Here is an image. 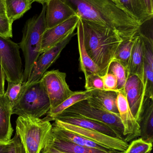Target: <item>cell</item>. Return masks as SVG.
<instances>
[{
    "label": "cell",
    "instance_id": "cell-1",
    "mask_svg": "<svg viewBox=\"0 0 153 153\" xmlns=\"http://www.w3.org/2000/svg\"><path fill=\"white\" fill-rule=\"evenodd\" d=\"M81 19L107 27L123 40L134 37L140 23L116 0H63Z\"/></svg>",
    "mask_w": 153,
    "mask_h": 153
},
{
    "label": "cell",
    "instance_id": "cell-2",
    "mask_svg": "<svg viewBox=\"0 0 153 153\" xmlns=\"http://www.w3.org/2000/svg\"><path fill=\"white\" fill-rule=\"evenodd\" d=\"M84 47L91 59L104 76L114 60L116 52L123 39L107 27L81 19Z\"/></svg>",
    "mask_w": 153,
    "mask_h": 153
},
{
    "label": "cell",
    "instance_id": "cell-3",
    "mask_svg": "<svg viewBox=\"0 0 153 153\" xmlns=\"http://www.w3.org/2000/svg\"><path fill=\"white\" fill-rule=\"evenodd\" d=\"M38 15L33 16L26 22L22 30V37L19 44L23 52L25 61L22 84L28 81L35 62L40 54L42 36L46 30V3Z\"/></svg>",
    "mask_w": 153,
    "mask_h": 153
},
{
    "label": "cell",
    "instance_id": "cell-4",
    "mask_svg": "<svg viewBox=\"0 0 153 153\" xmlns=\"http://www.w3.org/2000/svg\"><path fill=\"white\" fill-rule=\"evenodd\" d=\"M16 124V134L26 153H40L53 136L50 121L29 116H19Z\"/></svg>",
    "mask_w": 153,
    "mask_h": 153
},
{
    "label": "cell",
    "instance_id": "cell-5",
    "mask_svg": "<svg viewBox=\"0 0 153 153\" xmlns=\"http://www.w3.org/2000/svg\"><path fill=\"white\" fill-rule=\"evenodd\" d=\"M51 108L47 92L41 80L22 86L20 94L12 107V114L40 118Z\"/></svg>",
    "mask_w": 153,
    "mask_h": 153
},
{
    "label": "cell",
    "instance_id": "cell-6",
    "mask_svg": "<svg viewBox=\"0 0 153 153\" xmlns=\"http://www.w3.org/2000/svg\"><path fill=\"white\" fill-rule=\"evenodd\" d=\"M20 47L10 38L0 36V65L8 82H22L23 71Z\"/></svg>",
    "mask_w": 153,
    "mask_h": 153
},
{
    "label": "cell",
    "instance_id": "cell-7",
    "mask_svg": "<svg viewBox=\"0 0 153 153\" xmlns=\"http://www.w3.org/2000/svg\"><path fill=\"white\" fill-rule=\"evenodd\" d=\"M63 112L77 114L103 123L115 132L118 138L124 140V127L119 115L93 108L90 105L87 100L77 102Z\"/></svg>",
    "mask_w": 153,
    "mask_h": 153
},
{
    "label": "cell",
    "instance_id": "cell-8",
    "mask_svg": "<svg viewBox=\"0 0 153 153\" xmlns=\"http://www.w3.org/2000/svg\"><path fill=\"white\" fill-rule=\"evenodd\" d=\"M52 125L78 134L106 149L117 153L125 152L129 144L122 139L113 137L99 131L83 128L77 126L55 120Z\"/></svg>",
    "mask_w": 153,
    "mask_h": 153
},
{
    "label": "cell",
    "instance_id": "cell-9",
    "mask_svg": "<svg viewBox=\"0 0 153 153\" xmlns=\"http://www.w3.org/2000/svg\"><path fill=\"white\" fill-rule=\"evenodd\" d=\"M66 76L65 73L55 70L46 72L40 79L49 97L50 110L56 108L74 93L66 83Z\"/></svg>",
    "mask_w": 153,
    "mask_h": 153
},
{
    "label": "cell",
    "instance_id": "cell-10",
    "mask_svg": "<svg viewBox=\"0 0 153 153\" xmlns=\"http://www.w3.org/2000/svg\"><path fill=\"white\" fill-rule=\"evenodd\" d=\"M74 31L71 32L59 43L39 56L33 65L28 81L22 85H27L40 80L47 70L59 57L61 52L72 38L76 35Z\"/></svg>",
    "mask_w": 153,
    "mask_h": 153
},
{
    "label": "cell",
    "instance_id": "cell-11",
    "mask_svg": "<svg viewBox=\"0 0 153 153\" xmlns=\"http://www.w3.org/2000/svg\"><path fill=\"white\" fill-rule=\"evenodd\" d=\"M124 94L133 116L139 123L146 99L144 82L137 75H129L124 88Z\"/></svg>",
    "mask_w": 153,
    "mask_h": 153
},
{
    "label": "cell",
    "instance_id": "cell-12",
    "mask_svg": "<svg viewBox=\"0 0 153 153\" xmlns=\"http://www.w3.org/2000/svg\"><path fill=\"white\" fill-rule=\"evenodd\" d=\"M117 105L124 127V140L128 143L140 136V126L133 116L125 95L123 93L118 92Z\"/></svg>",
    "mask_w": 153,
    "mask_h": 153
},
{
    "label": "cell",
    "instance_id": "cell-13",
    "mask_svg": "<svg viewBox=\"0 0 153 153\" xmlns=\"http://www.w3.org/2000/svg\"><path fill=\"white\" fill-rule=\"evenodd\" d=\"M80 18L74 15L64 22L50 29H46L42 36L41 54L59 43L77 27Z\"/></svg>",
    "mask_w": 153,
    "mask_h": 153
},
{
    "label": "cell",
    "instance_id": "cell-14",
    "mask_svg": "<svg viewBox=\"0 0 153 153\" xmlns=\"http://www.w3.org/2000/svg\"><path fill=\"white\" fill-rule=\"evenodd\" d=\"M46 4L47 29L51 28L76 15L73 9L63 0H49Z\"/></svg>",
    "mask_w": 153,
    "mask_h": 153
},
{
    "label": "cell",
    "instance_id": "cell-15",
    "mask_svg": "<svg viewBox=\"0 0 153 153\" xmlns=\"http://www.w3.org/2000/svg\"><path fill=\"white\" fill-rule=\"evenodd\" d=\"M83 128L99 131L107 135L118 138L115 132L110 127L101 122L95 121L77 114L63 112L53 119Z\"/></svg>",
    "mask_w": 153,
    "mask_h": 153
},
{
    "label": "cell",
    "instance_id": "cell-16",
    "mask_svg": "<svg viewBox=\"0 0 153 153\" xmlns=\"http://www.w3.org/2000/svg\"><path fill=\"white\" fill-rule=\"evenodd\" d=\"M118 92L108 90H92V94L87 101L93 108L119 115L117 105Z\"/></svg>",
    "mask_w": 153,
    "mask_h": 153
},
{
    "label": "cell",
    "instance_id": "cell-17",
    "mask_svg": "<svg viewBox=\"0 0 153 153\" xmlns=\"http://www.w3.org/2000/svg\"><path fill=\"white\" fill-rule=\"evenodd\" d=\"M143 41L140 30L134 39L128 76L136 75L143 82Z\"/></svg>",
    "mask_w": 153,
    "mask_h": 153
},
{
    "label": "cell",
    "instance_id": "cell-18",
    "mask_svg": "<svg viewBox=\"0 0 153 153\" xmlns=\"http://www.w3.org/2000/svg\"><path fill=\"white\" fill-rule=\"evenodd\" d=\"M12 109L5 94L0 95V141L8 142L11 139L13 128L11 123Z\"/></svg>",
    "mask_w": 153,
    "mask_h": 153
},
{
    "label": "cell",
    "instance_id": "cell-19",
    "mask_svg": "<svg viewBox=\"0 0 153 153\" xmlns=\"http://www.w3.org/2000/svg\"><path fill=\"white\" fill-rule=\"evenodd\" d=\"M77 35L78 48L80 54V64L81 70L84 74L85 77L91 74H98L100 75L99 70L87 53L84 42L83 30L81 19L77 25Z\"/></svg>",
    "mask_w": 153,
    "mask_h": 153
},
{
    "label": "cell",
    "instance_id": "cell-20",
    "mask_svg": "<svg viewBox=\"0 0 153 153\" xmlns=\"http://www.w3.org/2000/svg\"><path fill=\"white\" fill-rule=\"evenodd\" d=\"M140 137L149 143L153 142V99L146 98L139 122Z\"/></svg>",
    "mask_w": 153,
    "mask_h": 153
},
{
    "label": "cell",
    "instance_id": "cell-21",
    "mask_svg": "<svg viewBox=\"0 0 153 153\" xmlns=\"http://www.w3.org/2000/svg\"><path fill=\"white\" fill-rule=\"evenodd\" d=\"M52 133L54 136L59 139L71 142L78 145L103 151H110L83 136L53 125Z\"/></svg>",
    "mask_w": 153,
    "mask_h": 153
},
{
    "label": "cell",
    "instance_id": "cell-22",
    "mask_svg": "<svg viewBox=\"0 0 153 153\" xmlns=\"http://www.w3.org/2000/svg\"><path fill=\"white\" fill-rule=\"evenodd\" d=\"M47 145L50 146L58 151L66 153H122L81 146L59 139L53 134L52 138Z\"/></svg>",
    "mask_w": 153,
    "mask_h": 153
},
{
    "label": "cell",
    "instance_id": "cell-23",
    "mask_svg": "<svg viewBox=\"0 0 153 153\" xmlns=\"http://www.w3.org/2000/svg\"><path fill=\"white\" fill-rule=\"evenodd\" d=\"M121 4L134 17L141 26L152 19L144 0H119Z\"/></svg>",
    "mask_w": 153,
    "mask_h": 153
},
{
    "label": "cell",
    "instance_id": "cell-24",
    "mask_svg": "<svg viewBox=\"0 0 153 153\" xmlns=\"http://www.w3.org/2000/svg\"><path fill=\"white\" fill-rule=\"evenodd\" d=\"M92 94V90L80 91H74V93L68 99L63 102L56 108L50 110L47 113L46 116L42 119L45 121H53V119L64 111L81 101L89 99Z\"/></svg>",
    "mask_w": 153,
    "mask_h": 153
},
{
    "label": "cell",
    "instance_id": "cell-25",
    "mask_svg": "<svg viewBox=\"0 0 153 153\" xmlns=\"http://www.w3.org/2000/svg\"><path fill=\"white\" fill-rule=\"evenodd\" d=\"M4 1L5 14L12 24L30 10L32 3L31 0H4Z\"/></svg>",
    "mask_w": 153,
    "mask_h": 153
},
{
    "label": "cell",
    "instance_id": "cell-26",
    "mask_svg": "<svg viewBox=\"0 0 153 153\" xmlns=\"http://www.w3.org/2000/svg\"><path fill=\"white\" fill-rule=\"evenodd\" d=\"M134 39L133 38L131 39L123 40L118 48L113 60L119 62L125 69L127 73L128 77L129 73Z\"/></svg>",
    "mask_w": 153,
    "mask_h": 153
},
{
    "label": "cell",
    "instance_id": "cell-27",
    "mask_svg": "<svg viewBox=\"0 0 153 153\" xmlns=\"http://www.w3.org/2000/svg\"><path fill=\"white\" fill-rule=\"evenodd\" d=\"M108 73L112 74L116 76L117 80L118 90L119 92L124 94V88L128 78L125 69L119 62L113 61L110 65Z\"/></svg>",
    "mask_w": 153,
    "mask_h": 153
},
{
    "label": "cell",
    "instance_id": "cell-28",
    "mask_svg": "<svg viewBox=\"0 0 153 153\" xmlns=\"http://www.w3.org/2000/svg\"><path fill=\"white\" fill-rule=\"evenodd\" d=\"M153 143H148L140 137L133 140L127 149L122 153H151Z\"/></svg>",
    "mask_w": 153,
    "mask_h": 153
},
{
    "label": "cell",
    "instance_id": "cell-29",
    "mask_svg": "<svg viewBox=\"0 0 153 153\" xmlns=\"http://www.w3.org/2000/svg\"><path fill=\"white\" fill-rule=\"evenodd\" d=\"M143 82L146 98L153 99V68L144 62Z\"/></svg>",
    "mask_w": 153,
    "mask_h": 153
},
{
    "label": "cell",
    "instance_id": "cell-30",
    "mask_svg": "<svg viewBox=\"0 0 153 153\" xmlns=\"http://www.w3.org/2000/svg\"><path fill=\"white\" fill-rule=\"evenodd\" d=\"M141 34L143 41L144 62L148 64L151 67L153 68L152 38L148 37L142 32H141Z\"/></svg>",
    "mask_w": 153,
    "mask_h": 153
},
{
    "label": "cell",
    "instance_id": "cell-31",
    "mask_svg": "<svg viewBox=\"0 0 153 153\" xmlns=\"http://www.w3.org/2000/svg\"><path fill=\"white\" fill-rule=\"evenodd\" d=\"M85 78L86 90H104L102 76L98 74H91Z\"/></svg>",
    "mask_w": 153,
    "mask_h": 153
},
{
    "label": "cell",
    "instance_id": "cell-32",
    "mask_svg": "<svg viewBox=\"0 0 153 153\" xmlns=\"http://www.w3.org/2000/svg\"><path fill=\"white\" fill-rule=\"evenodd\" d=\"M8 87L4 94L8 98L12 107L20 94L22 82L19 83L8 82Z\"/></svg>",
    "mask_w": 153,
    "mask_h": 153
},
{
    "label": "cell",
    "instance_id": "cell-33",
    "mask_svg": "<svg viewBox=\"0 0 153 153\" xmlns=\"http://www.w3.org/2000/svg\"><path fill=\"white\" fill-rule=\"evenodd\" d=\"M0 36L12 38V23L8 19L5 13H0Z\"/></svg>",
    "mask_w": 153,
    "mask_h": 153
},
{
    "label": "cell",
    "instance_id": "cell-34",
    "mask_svg": "<svg viewBox=\"0 0 153 153\" xmlns=\"http://www.w3.org/2000/svg\"><path fill=\"white\" fill-rule=\"evenodd\" d=\"M104 90L119 92L117 89V80L116 76L110 73L102 76Z\"/></svg>",
    "mask_w": 153,
    "mask_h": 153
},
{
    "label": "cell",
    "instance_id": "cell-35",
    "mask_svg": "<svg viewBox=\"0 0 153 153\" xmlns=\"http://www.w3.org/2000/svg\"><path fill=\"white\" fill-rule=\"evenodd\" d=\"M7 153H26L19 136L16 134L11 140V144Z\"/></svg>",
    "mask_w": 153,
    "mask_h": 153
},
{
    "label": "cell",
    "instance_id": "cell-36",
    "mask_svg": "<svg viewBox=\"0 0 153 153\" xmlns=\"http://www.w3.org/2000/svg\"><path fill=\"white\" fill-rule=\"evenodd\" d=\"M5 76L1 66L0 65V95H3L5 93L4 83Z\"/></svg>",
    "mask_w": 153,
    "mask_h": 153
},
{
    "label": "cell",
    "instance_id": "cell-37",
    "mask_svg": "<svg viewBox=\"0 0 153 153\" xmlns=\"http://www.w3.org/2000/svg\"><path fill=\"white\" fill-rule=\"evenodd\" d=\"M11 140L8 142L0 141V153H7L8 152L10 145L11 144Z\"/></svg>",
    "mask_w": 153,
    "mask_h": 153
},
{
    "label": "cell",
    "instance_id": "cell-38",
    "mask_svg": "<svg viewBox=\"0 0 153 153\" xmlns=\"http://www.w3.org/2000/svg\"><path fill=\"white\" fill-rule=\"evenodd\" d=\"M40 153H66L58 151L49 145H46L40 152Z\"/></svg>",
    "mask_w": 153,
    "mask_h": 153
},
{
    "label": "cell",
    "instance_id": "cell-39",
    "mask_svg": "<svg viewBox=\"0 0 153 153\" xmlns=\"http://www.w3.org/2000/svg\"><path fill=\"white\" fill-rule=\"evenodd\" d=\"M148 11L150 14L153 15V0H144Z\"/></svg>",
    "mask_w": 153,
    "mask_h": 153
},
{
    "label": "cell",
    "instance_id": "cell-40",
    "mask_svg": "<svg viewBox=\"0 0 153 153\" xmlns=\"http://www.w3.org/2000/svg\"><path fill=\"white\" fill-rule=\"evenodd\" d=\"M0 13H5L4 0H0Z\"/></svg>",
    "mask_w": 153,
    "mask_h": 153
},
{
    "label": "cell",
    "instance_id": "cell-41",
    "mask_svg": "<svg viewBox=\"0 0 153 153\" xmlns=\"http://www.w3.org/2000/svg\"><path fill=\"white\" fill-rule=\"evenodd\" d=\"M31 1L32 3L34 2H37L40 3H41V4H43L46 3L49 0H31Z\"/></svg>",
    "mask_w": 153,
    "mask_h": 153
},
{
    "label": "cell",
    "instance_id": "cell-42",
    "mask_svg": "<svg viewBox=\"0 0 153 153\" xmlns=\"http://www.w3.org/2000/svg\"><path fill=\"white\" fill-rule=\"evenodd\" d=\"M116 1H117L119 2V0H116Z\"/></svg>",
    "mask_w": 153,
    "mask_h": 153
}]
</instances>
